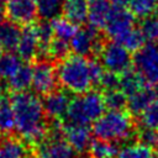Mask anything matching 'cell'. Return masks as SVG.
I'll return each instance as SVG.
<instances>
[{
	"instance_id": "ac0fdd59",
	"label": "cell",
	"mask_w": 158,
	"mask_h": 158,
	"mask_svg": "<svg viewBox=\"0 0 158 158\" xmlns=\"http://www.w3.org/2000/svg\"><path fill=\"white\" fill-rule=\"evenodd\" d=\"M32 78H33V67L22 63L19 70L7 80L9 89L12 93L26 91V89H28L32 85Z\"/></svg>"
},
{
	"instance_id": "ab89813d",
	"label": "cell",
	"mask_w": 158,
	"mask_h": 158,
	"mask_svg": "<svg viewBox=\"0 0 158 158\" xmlns=\"http://www.w3.org/2000/svg\"><path fill=\"white\" fill-rule=\"evenodd\" d=\"M1 89H2V86H1V84H0V95H1Z\"/></svg>"
},
{
	"instance_id": "d6a6232c",
	"label": "cell",
	"mask_w": 158,
	"mask_h": 158,
	"mask_svg": "<svg viewBox=\"0 0 158 158\" xmlns=\"http://www.w3.org/2000/svg\"><path fill=\"white\" fill-rule=\"evenodd\" d=\"M141 30L146 37L154 43H158V16H151L142 21Z\"/></svg>"
},
{
	"instance_id": "9a60e30c",
	"label": "cell",
	"mask_w": 158,
	"mask_h": 158,
	"mask_svg": "<svg viewBox=\"0 0 158 158\" xmlns=\"http://www.w3.org/2000/svg\"><path fill=\"white\" fill-rule=\"evenodd\" d=\"M156 99H158V93L152 86H144L127 99V109L130 114L141 115Z\"/></svg>"
},
{
	"instance_id": "5bb4252c",
	"label": "cell",
	"mask_w": 158,
	"mask_h": 158,
	"mask_svg": "<svg viewBox=\"0 0 158 158\" xmlns=\"http://www.w3.org/2000/svg\"><path fill=\"white\" fill-rule=\"evenodd\" d=\"M17 56L23 60H32L38 53V37L36 26L28 25L21 30L20 40L16 47Z\"/></svg>"
},
{
	"instance_id": "603a6c76",
	"label": "cell",
	"mask_w": 158,
	"mask_h": 158,
	"mask_svg": "<svg viewBox=\"0 0 158 158\" xmlns=\"http://www.w3.org/2000/svg\"><path fill=\"white\" fill-rule=\"evenodd\" d=\"M88 152L90 158H116L118 148L115 142L96 138L95 141H91Z\"/></svg>"
},
{
	"instance_id": "7c38bea8",
	"label": "cell",
	"mask_w": 158,
	"mask_h": 158,
	"mask_svg": "<svg viewBox=\"0 0 158 158\" xmlns=\"http://www.w3.org/2000/svg\"><path fill=\"white\" fill-rule=\"evenodd\" d=\"M74 149L63 138H46L36 146L37 158H74Z\"/></svg>"
},
{
	"instance_id": "74e56055",
	"label": "cell",
	"mask_w": 158,
	"mask_h": 158,
	"mask_svg": "<svg viewBox=\"0 0 158 158\" xmlns=\"http://www.w3.org/2000/svg\"><path fill=\"white\" fill-rule=\"evenodd\" d=\"M4 16H5V6H2L1 0H0V22H2Z\"/></svg>"
},
{
	"instance_id": "3957f363",
	"label": "cell",
	"mask_w": 158,
	"mask_h": 158,
	"mask_svg": "<svg viewBox=\"0 0 158 158\" xmlns=\"http://www.w3.org/2000/svg\"><path fill=\"white\" fill-rule=\"evenodd\" d=\"M93 133L96 138L109 142L127 141L135 133L133 121L122 110H109L94 122Z\"/></svg>"
},
{
	"instance_id": "83f0119b",
	"label": "cell",
	"mask_w": 158,
	"mask_h": 158,
	"mask_svg": "<svg viewBox=\"0 0 158 158\" xmlns=\"http://www.w3.org/2000/svg\"><path fill=\"white\" fill-rule=\"evenodd\" d=\"M117 43L123 46L130 52H136V51H138L141 47H143L146 44V37H144V35H143L141 28L133 27L130 32H127L125 36H122L117 41Z\"/></svg>"
},
{
	"instance_id": "f546056e",
	"label": "cell",
	"mask_w": 158,
	"mask_h": 158,
	"mask_svg": "<svg viewBox=\"0 0 158 158\" xmlns=\"http://www.w3.org/2000/svg\"><path fill=\"white\" fill-rule=\"evenodd\" d=\"M139 121L142 127L158 131V99H156L139 115Z\"/></svg>"
},
{
	"instance_id": "7402d4cb",
	"label": "cell",
	"mask_w": 158,
	"mask_h": 158,
	"mask_svg": "<svg viewBox=\"0 0 158 158\" xmlns=\"http://www.w3.org/2000/svg\"><path fill=\"white\" fill-rule=\"evenodd\" d=\"M20 35H21V30L17 25L10 21L0 22V43L4 49H7L9 52L16 49L20 40Z\"/></svg>"
},
{
	"instance_id": "484cf974",
	"label": "cell",
	"mask_w": 158,
	"mask_h": 158,
	"mask_svg": "<svg viewBox=\"0 0 158 158\" xmlns=\"http://www.w3.org/2000/svg\"><path fill=\"white\" fill-rule=\"evenodd\" d=\"M38 15L43 20H53L58 17L59 12H62V6L64 0H33Z\"/></svg>"
},
{
	"instance_id": "e0dca14e",
	"label": "cell",
	"mask_w": 158,
	"mask_h": 158,
	"mask_svg": "<svg viewBox=\"0 0 158 158\" xmlns=\"http://www.w3.org/2000/svg\"><path fill=\"white\" fill-rule=\"evenodd\" d=\"M63 17L74 25H81L88 20V1L86 0H64L62 6Z\"/></svg>"
},
{
	"instance_id": "60d3db41",
	"label": "cell",
	"mask_w": 158,
	"mask_h": 158,
	"mask_svg": "<svg viewBox=\"0 0 158 158\" xmlns=\"http://www.w3.org/2000/svg\"><path fill=\"white\" fill-rule=\"evenodd\" d=\"M6 1H7V0H6Z\"/></svg>"
},
{
	"instance_id": "ffe728a7",
	"label": "cell",
	"mask_w": 158,
	"mask_h": 158,
	"mask_svg": "<svg viewBox=\"0 0 158 158\" xmlns=\"http://www.w3.org/2000/svg\"><path fill=\"white\" fill-rule=\"evenodd\" d=\"M14 128H16V121L10 96L0 95V133L9 135Z\"/></svg>"
},
{
	"instance_id": "44dd1931",
	"label": "cell",
	"mask_w": 158,
	"mask_h": 158,
	"mask_svg": "<svg viewBox=\"0 0 158 158\" xmlns=\"http://www.w3.org/2000/svg\"><path fill=\"white\" fill-rule=\"evenodd\" d=\"M146 86V81L142 79V77L132 69H128L127 72L120 74V86L118 89L128 98L141 90Z\"/></svg>"
},
{
	"instance_id": "1f68e13d",
	"label": "cell",
	"mask_w": 158,
	"mask_h": 158,
	"mask_svg": "<svg viewBox=\"0 0 158 158\" xmlns=\"http://www.w3.org/2000/svg\"><path fill=\"white\" fill-rule=\"evenodd\" d=\"M70 49L69 42L59 40V38H53L49 47H48V58L62 60L65 57H68V52Z\"/></svg>"
},
{
	"instance_id": "277c9868",
	"label": "cell",
	"mask_w": 158,
	"mask_h": 158,
	"mask_svg": "<svg viewBox=\"0 0 158 158\" xmlns=\"http://www.w3.org/2000/svg\"><path fill=\"white\" fill-rule=\"evenodd\" d=\"M105 107L104 95L96 90H89L70 101L65 116L69 123L88 126L104 114Z\"/></svg>"
},
{
	"instance_id": "ba28073f",
	"label": "cell",
	"mask_w": 158,
	"mask_h": 158,
	"mask_svg": "<svg viewBox=\"0 0 158 158\" xmlns=\"http://www.w3.org/2000/svg\"><path fill=\"white\" fill-rule=\"evenodd\" d=\"M69 46L74 54L86 57L93 53H99L102 43L99 38L98 28L89 25L86 27L77 30V32L69 41Z\"/></svg>"
},
{
	"instance_id": "9c48e42d",
	"label": "cell",
	"mask_w": 158,
	"mask_h": 158,
	"mask_svg": "<svg viewBox=\"0 0 158 158\" xmlns=\"http://www.w3.org/2000/svg\"><path fill=\"white\" fill-rule=\"evenodd\" d=\"M5 16L17 26H28L36 21L38 10L33 0H7Z\"/></svg>"
},
{
	"instance_id": "f35d334b",
	"label": "cell",
	"mask_w": 158,
	"mask_h": 158,
	"mask_svg": "<svg viewBox=\"0 0 158 158\" xmlns=\"http://www.w3.org/2000/svg\"><path fill=\"white\" fill-rule=\"evenodd\" d=\"M2 49H4V48H2V46H1V43H0V56L2 54Z\"/></svg>"
},
{
	"instance_id": "8fae6325",
	"label": "cell",
	"mask_w": 158,
	"mask_h": 158,
	"mask_svg": "<svg viewBox=\"0 0 158 158\" xmlns=\"http://www.w3.org/2000/svg\"><path fill=\"white\" fill-rule=\"evenodd\" d=\"M63 135L67 143L74 149V152L84 153L89 149L91 143V132L85 125L67 123L63 125Z\"/></svg>"
},
{
	"instance_id": "7a4b0ae2",
	"label": "cell",
	"mask_w": 158,
	"mask_h": 158,
	"mask_svg": "<svg viewBox=\"0 0 158 158\" xmlns=\"http://www.w3.org/2000/svg\"><path fill=\"white\" fill-rule=\"evenodd\" d=\"M58 81L68 91L74 94H84L93 85L89 60L81 56H68L59 60L57 67Z\"/></svg>"
},
{
	"instance_id": "6da1fadb",
	"label": "cell",
	"mask_w": 158,
	"mask_h": 158,
	"mask_svg": "<svg viewBox=\"0 0 158 158\" xmlns=\"http://www.w3.org/2000/svg\"><path fill=\"white\" fill-rule=\"evenodd\" d=\"M15 114L16 130L28 143L35 146L46 139L48 126L44 122V109L37 94L21 91L10 96Z\"/></svg>"
},
{
	"instance_id": "4316f807",
	"label": "cell",
	"mask_w": 158,
	"mask_h": 158,
	"mask_svg": "<svg viewBox=\"0 0 158 158\" xmlns=\"http://www.w3.org/2000/svg\"><path fill=\"white\" fill-rule=\"evenodd\" d=\"M130 11L135 17L147 19L151 17L158 9V0H131Z\"/></svg>"
},
{
	"instance_id": "f1b7e54d",
	"label": "cell",
	"mask_w": 158,
	"mask_h": 158,
	"mask_svg": "<svg viewBox=\"0 0 158 158\" xmlns=\"http://www.w3.org/2000/svg\"><path fill=\"white\" fill-rule=\"evenodd\" d=\"M116 158H153L152 148L141 143H130L118 149Z\"/></svg>"
},
{
	"instance_id": "d4e9b609",
	"label": "cell",
	"mask_w": 158,
	"mask_h": 158,
	"mask_svg": "<svg viewBox=\"0 0 158 158\" xmlns=\"http://www.w3.org/2000/svg\"><path fill=\"white\" fill-rule=\"evenodd\" d=\"M52 27H53V32H54V37L67 41L69 42L72 40V37L74 36V33L77 32V25H74L73 22H70L69 20H67L65 17H56L53 20H51Z\"/></svg>"
},
{
	"instance_id": "cb8c5ba5",
	"label": "cell",
	"mask_w": 158,
	"mask_h": 158,
	"mask_svg": "<svg viewBox=\"0 0 158 158\" xmlns=\"http://www.w3.org/2000/svg\"><path fill=\"white\" fill-rule=\"evenodd\" d=\"M22 65L21 58L17 53L6 52L0 56V79L9 80Z\"/></svg>"
},
{
	"instance_id": "4fadbf2b",
	"label": "cell",
	"mask_w": 158,
	"mask_h": 158,
	"mask_svg": "<svg viewBox=\"0 0 158 158\" xmlns=\"http://www.w3.org/2000/svg\"><path fill=\"white\" fill-rule=\"evenodd\" d=\"M70 101H72V99L69 98V95L65 91L54 90L51 94L46 95V98L42 102L44 114L48 117L58 121L59 118H62L63 116L67 115Z\"/></svg>"
},
{
	"instance_id": "e575fe53",
	"label": "cell",
	"mask_w": 158,
	"mask_h": 158,
	"mask_svg": "<svg viewBox=\"0 0 158 158\" xmlns=\"http://www.w3.org/2000/svg\"><path fill=\"white\" fill-rule=\"evenodd\" d=\"M99 86H101L105 91L118 89V86H120V75L106 70V72L104 73L101 80H100Z\"/></svg>"
},
{
	"instance_id": "2e32d148",
	"label": "cell",
	"mask_w": 158,
	"mask_h": 158,
	"mask_svg": "<svg viewBox=\"0 0 158 158\" xmlns=\"http://www.w3.org/2000/svg\"><path fill=\"white\" fill-rule=\"evenodd\" d=\"M89 25L100 30L104 28L106 19L111 10L110 0H86Z\"/></svg>"
},
{
	"instance_id": "836d02e7",
	"label": "cell",
	"mask_w": 158,
	"mask_h": 158,
	"mask_svg": "<svg viewBox=\"0 0 158 158\" xmlns=\"http://www.w3.org/2000/svg\"><path fill=\"white\" fill-rule=\"evenodd\" d=\"M137 138H138V143L144 144L149 148H153V147L158 146V132L154 131V130L143 127L137 133Z\"/></svg>"
},
{
	"instance_id": "4dcf8cb0",
	"label": "cell",
	"mask_w": 158,
	"mask_h": 158,
	"mask_svg": "<svg viewBox=\"0 0 158 158\" xmlns=\"http://www.w3.org/2000/svg\"><path fill=\"white\" fill-rule=\"evenodd\" d=\"M127 96L120 90H109L105 91L104 101L105 106L109 107V110H122L123 107H127Z\"/></svg>"
},
{
	"instance_id": "d6986e66",
	"label": "cell",
	"mask_w": 158,
	"mask_h": 158,
	"mask_svg": "<svg viewBox=\"0 0 158 158\" xmlns=\"http://www.w3.org/2000/svg\"><path fill=\"white\" fill-rule=\"evenodd\" d=\"M26 144L15 137H5L0 139V158H26Z\"/></svg>"
},
{
	"instance_id": "8992f818",
	"label": "cell",
	"mask_w": 158,
	"mask_h": 158,
	"mask_svg": "<svg viewBox=\"0 0 158 158\" xmlns=\"http://www.w3.org/2000/svg\"><path fill=\"white\" fill-rule=\"evenodd\" d=\"M133 65L146 84L158 85V44L154 42L146 43L136 51Z\"/></svg>"
},
{
	"instance_id": "5b68a950",
	"label": "cell",
	"mask_w": 158,
	"mask_h": 158,
	"mask_svg": "<svg viewBox=\"0 0 158 158\" xmlns=\"http://www.w3.org/2000/svg\"><path fill=\"white\" fill-rule=\"evenodd\" d=\"M98 54L104 69L118 75L131 69V65L133 64L131 52L115 41L102 43Z\"/></svg>"
},
{
	"instance_id": "52a82bcc",
	"label": "cell",
	"mask_w": 158,
	"mask_h": 158,
	"mask_svg": "<svg viewBox=\"0 0 158 158\" xmlns=\"http://www.w3.org/2000/svg\"><path fill=\"white\" fill-rule=\"evenodd\" d=\"M133 27H135V15L130 10L118 6L111 7L104 30L112 41L117 42Z\"/></svg>"
},
{
	"instance_id": "d590c367",
	"label": "cell",
	"mask_w": 158,
	"mask_h": 158,
	"mask_svg": "<svg viewBox=\"0 0 158 158\" xmlns=\"http://www.w3.org/2000/svg\"><path fill=\"white\" fill-rule=\"evenodd\" d=\"M89 67H90V74H91L93 85H99L100 80H101V78H102V75L105 73L104 67L96 59H90L89 60Z\"/></svg>"
},
{
	"instance_id": "8d00e7d4",
	"label": "cell",
	"mask_w": 158,
	"mask_h": 158,
	"mask_svg": "<svg viewBox=\"0 0 158 158\" xmlns=\"http://www.w3.org/2000/svg\"><path fill=\"white\" fill-rule=\"evenodd\" d=\"M110 2L114 6H118V7H125L127 5H130L131 0H110Z\"/></svg>"
},
{
	"instance_id": "30bf717a",
	"label": "cell",
	"mask_w": 158,
	"mask_h": 158,
	"mask_svg": "<svg viewBox=\"0 0 158 158\" xmlns=\"http://www.w3.org/2000/svg\"><path fill=\"white\" fill-rule=\"evenodd\" d=\"M57 70L48 60H38L33 65L32 88L36 94L48 95L57 88Z\"/></svg>"
}]
</instances>
